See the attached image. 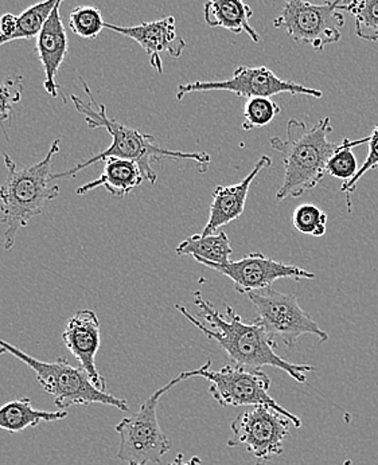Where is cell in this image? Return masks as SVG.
<instances>
[{"instance_id": "4fadbf2b", "label": "cell", "mask_w": 378, "mask_h": 465, "mask_svg": "<svg viewBox=\"0 0 378 465\" xmlns=\"http://www.w3.org/2000/svg\"><path fill=\"white\" fill-rule=\"evenodd\" d=\"M105 29L134 39L136 44L150 55L151 66L158 73H164V63L161 54L167 53L170 57L179 58L186 49V41L176 32V22L174 16L144 22L138 26H117L106 24Z\"/></svg>"}, {"instance_id": "8992f818", "label": "cell", "mask_w": 378, "mask_h": 465, "mask_svg": "<svg viewBox=\"0 0 378 465\" xmlns=\"http://www.w3.org/2000/svg\"><path fill=\"white\" fill-rule=\"evenodd\" d=\"M210 367H212V361H207L200 369L182 371V374L184 380L201 377L209 381V393L223 408L271 406L283 416L288 417L295 428L302 427V420L299 417L285 411L270 396L271 380L262 369L234 365V363L223 367L220 371H214Z\"/></svg>"}, {"instance_id": "d6986e66", "label": "cell", "mask_w": 378, "mask_h": 465, "mask_svg": "<svg viewBox=\"0 0 378 465\" xmlns=\"http://www.w3.org/2000/svg\"><path fill=\"white\" fill-rule=\"evenodd\" d=\"M66 417L65 411H38L30 399L14 400L0 406V430L19 433L27 428L38 427L41 422L60 421Z\"/></svg>"}, {"instance_id": "cb8c5ba5", "label": "cell", "mask_w": 378, "mask_h": 465, "mask_svg": "<svg viewBox=\"0 0 378 465\" xmlns=\"http://www.w3.org/2000/svg\"><path fill=\"white\" fill-rule=\"evenodd\" d=\"M282 108L279 104L270 97H254L248 99L244 106L243 130L252 131L254 128H263L274 122V119L280 114Z\"/></svg>"}, {"instance_id": "603a6c76", "label": "cell", "mask_w": 378, "mask_h": 465, "mask_svg": "<svg viewBox=\"0 0 378 465\" xmlns=\"http://www.w3.org/2000/svg\"><path fill=\"white\" fill-rule=\"evenodd\" d=\"M69 27L80 38L94 39L105 29V22L99 8L80 5L70 11Z\"/></svg>"}, {"instance_id": "f1b7e54d", "label": "cell", "mask_w": 378, "mask_h": 465, "mask_svg": "<svg viewBox=\"0 0 378 465\" xmlns=\"http://www.w3.org/2000/svg\"><path fill=\"white\" fill-rule=\"evenodd\" d=\"M5 354H7V351H5V349H2V347H0V357H2V355H5Z\"/></svg>"}, {"instance_id": "f546056e", "label": "cell", "mask_w": 378, "mask_h": 465, "mask_svg": "<svg viewBox=\"0 0 378 465\" xmlns=\"http://www.w3.org/2000/svg\"><path fill=\"white\" fill-rule=\"evenodd\" d=\"M352 460H349V459H347V460H344V463L343 465H352Z\"/></svg>"}, {"instance_id": "83f0119b", "label": "cell", "mask_w": 378, "mask_h": 465, "mask_svg": "<svg viewBox=\"0 0 378 465\" xmlns=\"http://www.w3.org/2000/svg\"><path fill=\"white\" fill-rule=\"evenodd\" d=\"M201 463H203V461H201V459L198 458V456H193L189 461H186L184 460V453H178L176 458L174 459L173 463H170L169 465H201Z\"/></svg>"}, {"instance_id": "2e32d148", "label": "cell", "mask_w": 378, "mask_h": 465, "mask_svg": "<svg viewBox=\"0 0 378 465\" xmlns=\"http://www.w3.org/2000/svg\"><path fill=\"white\" fill-rule=\"evenodd\" d=\"M271 164H273V161L270 156H262L252 168L251 173L240 183L215 187L213 192L212 203H210L209 220L201 234H214L223 226L229 225L240 218L245 209L246 198H248L252 183L257 175L265 168H270Z\"/></svg>"}, {"instance_id": "e0dca14e", "label": "cell", "mask_w": 378, "mask_h": 465, "mask_svg": "<svg viewBox=\"0 0 378 465\" xmlns=\"http://www.w3.org/2000/svg\"><path fill=\"white\" fill-rule=\"evenodd\" d=\"M104 162L105 166L100 178L78 187L77 195H85L99 187H105L109 194L123 200L145 181L144 173L136 162L120 158H108Z\"/></svg>"}, {"instance_id": "6da1fadb", "label": "cell", "mask_w": 378, "mask_h": 465, "mask_svg": "<svg viewBox=\"0 0 378 465\" xmlns=\"http://www.w3.org/2000/svg\"><path fill=\"white\" fill-rule=\"evenodd\" d=\"M193 300L200 308L198 316L204 319L209 327H206L200 319L193 316L184 305L176 304V310L190 323L201 330V332L205 333L207 338L217 341L234 365L254 367V369H262L264 366L276 367L287 372L299 383L306 382L307 372L315 370V367L311 365H295L283 360L276 352L275 339L265 331L264 327L254 321L252 323H245L231 305H226L225 316H223L212 302L204 298L200 291L194 292Z\"/></svg>"}, {"instance_id": "277c9868", "label": "cell", "mask_w": 378, "mask_h": 465, "mask_svg": "<svg viewBox=\"0 0 378 465\" xmlns=\"http://www.w3.org/2000/svg\"><path fill=\"white\" fill-rule=\"evenodd\" d=\"M60 148L61 140L55 139L41 162L24 168L16 166L7 153H3L7 176L0 186V212L5 226V251L13 248L21 229L42 214L49 202L60 197V187L53 184L55 173H52L53 159L60 153Z\"/></svg>"}, {"instance_id": "44dd1931", "label": "cell", "mask_w": 378, "mask_h": 465, "mask_svg": "<svg viewBox=\"0 0 378 465\" xmlns=\"http://www.w3.org/2000/svg\"><path fill=\"white\" fill-rule=\"evenodd\" d=\"M340 10L354 16L358 38L378 42V0H349L341 5Z\"/></svg>"}, {"instance_id": "30bf717a", "label": "cell", "mask_w": 378, "mask_h": 465, "mask_svg": "<svg viewBox=\"0 0 378 465\" xmlns=\"http://www.w3.org/2000/svg\"><path fill=\"white\" fill-rule=\"evenodd\" d=\"M293 424L288 417L271 406H252L243 411L232 422V437L228 447L244 445L256 461V465H267L275 456L284 452V441Z\"/></svg>"}, {"instance_id": "5b68a950", "label": "cell", "mask_w": 378, "mask_h": 465, "mask_svg": "<svg viewBox=\"0 0 378 465\" xmlns=\"http://www.w3.org/2000/svg\"><path fill=\"white\" fill-rule=\"evenodd\" d=\"M0 347L8 354L18 358L35 372L39 385L55 399L57 408L68 409L72 406L100 403V405L114 406L125 413L130 411L127 401L116 399L112 394L97 389L83 367L70 365L65 358H60L55 362H44L30 357L29 354L3 339H0Z\"/></svg>"}, {"instance_id": "4316f807", "label": "cell", "mask_w": 378, "mask_h": 465, "mask_svg": "<svg viewBox=\"0 0 378 465\" xmlns=\"http://www.w3.org/2000/svg\"><path fill=\"white\" fill-rule=\"evenodd\" d=\"M369 153L368 156H366L365 162H363V166L358 168L357 175L349 182H343V186H341V192L344 193V194H350V193L354 192L355 186H357L360 179L365 175L368 171L374 170L378 166V125L374 128L373 134L369 136Z\"/></svg>"}, {"instance_id": "52a82bcc", "label": "cell", "mask_w": 378, "mask_h": 465, "mask_svg": "<svg viewBox=\"0 0 378 465\" xmlns=\"http://www.w3.org/2000/svg\"><path fill=\"white\" fill-rule=\"evenodd\" d=\"M184 380V374L170 381L166 386L156 391L140 406L136 413L123 419L116 425L120 436L117 458L128 465H148L162 463V459L172 450V442L162 430L158 421L159 401L164 394Z\"/></svg>"}, {"instance_id": "7a4b0ae2", "label": "cell", "mask_w": 378, "mask_h": 465, "mask_svg": "<svg viewBox=\"0 0 378 465\" xmlns=\"http://www.w3.org/2000/svg\"><path fill=\"white\" fill-rule=\"evenodd\" d=\"M81 85L84 92L88 94L91 103H85L80 97L72 94L73 104H75V111L85 117V123L89 128H104L112 136V144L109 145L103 153L91 156L85 162H81L77 166L70 168L65 173H55V179L73 178L81 171L99 163V162L106 161L108 158L128 159V161L136 162L144 173L145 181L151 184L156 183L155 171L153 170L151 164L153 162H161L164 159H189L195 162L200 173H205L210 164V155L206 153H184V151L167 150L156 144L155 137L153 134H142L138 130L127 127L117 120L111 119L106 114V108L104 104L94 106V97L92 94L91 88L88 84L80 78Z\"/></svg>"}, {"instance_id": "484cf974", "label": "cell", "mask_w": 378, "mask_h": 465, "mask_svg": "<svg viewBox=\"0 0 378 465\" xmlns=\"http://www.w3.org/2000/svg\"><path fill=\"white\" fill-rule=\"evenodd\" d=\"M24 94V77L13 74L0 81V124L8 122L14 106L19 103Z\"/></svg>"}, {"instance_id": "8fae6325", "label": "cell", "mask_w": 378, "mask_h": 465, "mask_svg": "<svg viewBox=\"0 0 378 465\" xmlns=\"http://www.w3.org/2000/svg\"><path fill=\"white\" fill-rule=\"evenodd\" d=\"M231 92L244 99L254 97H273L277 94H288L293 96H311L322 99L323 92L309 88L293 81L282 80L273 70L265 66H239L234 75L224 81H195L182 84L176 92V100H182L189 94H204V92Z\"/></svg>"}, {"instance_id": "d4e9b609", "label": "cell", "mask_w": 378, "mask_h": 465, "mask_svg": "<svg viewBox=\"0 0 378 465\" xmlns=\"http://www.w3.org/2000/svg\"><path fill=\"white\" fill-rule=\"evenodd\" d=\"M327 220L326 213L313 203H303L293 210V228L302 234L322 237L326 234Z\"/></svg>"}, {"instance_id": "9c48e42d", "label": "cell", "mask_w": 378, "mask_h": 465, "mask_svg": "<svg viewBox=\"0 0 378 465\" xmlns=\"http://www.w3.org/2000/svg\"><path fill=\"white\" fill-rule=\"evenodd\" d=\"M256 310L254 322L264 327L274 339L279 338L285 346L293 347L303 335H313L321 343L329 341V333L323 331L315 321L301 307L298 298L283 293L274 288L245 293Z\"/></svg>"}, {"instance_id": "ac0fdd59", "label": "cell", "mask_w": 378, "mask_h": 465, "mask_svg": "<svg viewBox=\"0 0 378 465\" xmlns=\"http://www.w3.org/2000/svg\"><path fill=\"white\" fill-rule=\"evenodd\" d=\"M205 22L213 29H225L231 33H246L249 38L259 44L260 34L251 26L254 10L244 0H207L205 7Z\"/></svg>"}, {"instance_id": "5bb4252c", "label": "cell", "mask_w": 378, "mask_h": 465, "mask_svg": "<svg viewBox=\"0 0 378 465\" xmlns=\"http://www.w3.org/2000/svg\"><path fill=\"white\" fill-rule=\"evenodd\" d=\"M63 341L94 386L106 391L105 378L100 374L96 366V354L102 343V329L96 312L86 308L77 311L64 330Z\"/></svg>"}, {"instance_id": "7402d4cb", "label": "cell", "mask_w": 378, "mask_h": 465, "mask_svg": "<svg viewBox=\"0 0 378 465\" xmlns=\"http://www.w3.org/2000/svg\"><path fill=\"white\" fill-rule=\"evenodd\" d=\"M369 142V136L365 139L361 140H349L344 139L341 143L340 150L334 153L327 162L326 173L327 175L333 176V178L341 179L343 182L352 181L358 173V161L355 158L353 148L357 147L360 144H365Z\"/></svg>"}, {"instance_id": "9a60e30c", "label": "cell", "mask_w": 378, "mask_h": 465, "mask_svg": "<svg viewBox=\"0 0 378 465\" xmlns=\"http://www.w3.org/2000/svg\"><path fill=\"white\" fill-rule=\"evenodd\" d=\"M64 2L65 0H61L55 5V10L45 22L41 33L35 38L36 54H38L42 69L45 72L44 88L53 99L60 94H58L60 84H58L57 75L64 61L66 60V55H68V35H66L60 11Z\"/></svg>"}, {"instance_id": "ba28073f", "label": "cell", "mask_w": 378, "mask_h": 465, "mask_svg": "<svg viewBox=\"0 0 378 465\" xmlns=\"http://www.w3.org/2000/svg\"><path fill=\"white\" fill-rule=\"evenodd\" d=\"M344 2L330 0L313 5L306 0H285L274 26L284 30L298 44L310 45L322 52L327 45L337 44L343 38L344 15L340 7Z\"/></svg>"}, {"instance_id": "ffe728a7", "label": "cell", "mask_w": 378, "mask_h": 465, "mask_svg": "<svg viewBox=\"0 0 378 465\" xmlns=\"http://www.w3.org/2000/svg\"><path fill=\"white\" fill-rule=\"evenodd\" d=\"M178 256H192L198 264L213 262V264H228L234 254L231 241L225 232L214 234H195L182 241L175 249Z\"/></svg>"}, {"instance_id": "3957f363", "label": "cell", "mask_w": 378, "mask_h": 465, "mask_svg": "<svg viewBox=\"0 0 378 465\" xmlns=\"http://www.w3.org/2000/svg\"><path fill=\"white\" fill-rule=\"evenodd\" d=\"M332 133L329 117H324L318 124L291 119L284 140L271 137V147L280 153L284 166V179L277 192V201L301 198L321 183L327 175V162L341 147L338 143L330 142Z\"/></svg>"}, {"instance_id": "7c38bea8", "label": "cell", "mask_w": 378, "mask_h": 465, "mask_svg": "<svg viewBox=\"0 0 378 465\" xmlns=\"http://www.w3.org/2000/svg\"><path fill=\"white\" fill-rule=\"evenodd\" d=\"M201 265L214 269L231 279L234 282V290L243 295L270 288L276 280L280 279H293L299 282V280L315 279L316 277L313 272L295 265L283 264V262H275L259 252L248 254L237 262H229L228 264L203 262Z\"/></svg>"}]
</instances>
